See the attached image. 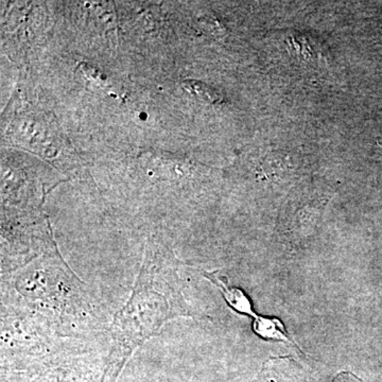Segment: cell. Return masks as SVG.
Segmentation results:
<instances>
[{
    "mask_svg": "<svg viewBox=\"0 0 382 382\" xmlns=\"http://www.w3.org/2000/svg\"><path fill=\"white\" fill-rule=\"evenodd\" d=\"M185 84H186L189 90L198 94L202 99L206 100L207 102L219 104V102L222 101V96L219 94V92H217L215 88L209 87L208 85L202 83V82L190 80V81L186 82Z\"/></svg>",
    "mask_w": 382,
    "mask_h": 382,
    "instance_id": "3",
    "label": "cell"
},
{
    "mask_svg": "<svg viewBox=\"0 0 382 382\" xmlns=\"http://www.w3.org/2000/svg\"><path fill=\"white\" fill-rule=\"evenodd\" d=\"M205 276L211 279L215 285H217V287H219L225 301L235 311L253 316L254 318L257 316V314L255 313L253 310L252 303L243 291L238 288H229V285H225V281H222L221 279L215 276V273H206Z\"/></svg>",
    "mask_w": 382,
    "mask_h": 382,
    "instance_id": "1",
    "label": "cell"
},
{
    "mask_svg": "<svg viewBox=\"0 0 382 382\" xmlns=\"http://www.w3.org/2000/svg\"><path fill=\"white\" fill-rule=\"evenodd\" d=\"M253 330L258 336L267 340L283 341L295 344L285 332V327L281 320L276 318L257 316L253 322Z\"/></svg>",
    "mask_w": 382,
    "mask_h": 382,
    "instance_id": "2",
    "label": "cell"
}]
</instances>
